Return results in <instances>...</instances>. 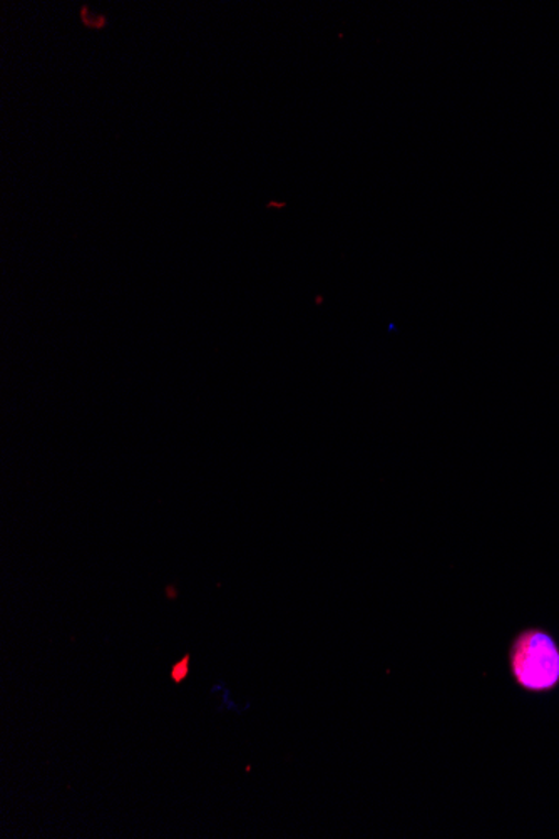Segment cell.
<instances>
[{
	"instance_id": "obj_2",
	"label": "cell",
	"mask_w": 559,
	"mask_h": 839,
	"mask_svg": "<svg viewBox=\"0 0 559 839\" xmlns=\"http://www.w3.org/2000/svg\"><path fill=\"white\" fill-rule=\"evenodd\" d=\"M79 19H81L83 25H86L88 29H95V31L105 29L106 25H108V15L96 14V12L91 11L88 6H83V8L79 9Z\"/></svg>"
},
{
	"instance_id": "obj_3",
	"label": "cell",
	"mask_w": 559,
	"mask_h": 839,
	"mask_svg": "<svg viewBox=\"0 0 559 839\" xmlns=\"http://www.w3.org/2000/svg\"><path fill=\"white\" fill-rule=\"evenodd\" d=\"M189 664H191V655L186 654L185 657L179 658V661L173 665L172 672H169V677H172L173 683H185L189 675Z\"/></svg>"
},
{
	"instance_id": "obj_1",
	"label": "cell",
	"mask_w": 559,
	"mask_h": 839,
	"mask_svg": "<svg viewBox=\"0 0 559 839\" xmlns=\"http://www.w3.org/2000/svg\"><path fill=\"white\" fill-rule=\"evenodd\" d=\"M511 677L519 689L535 696L555 693L559 687V641L549 630L528 626L511 642Z\"/></svg>"
}]
</instances>
